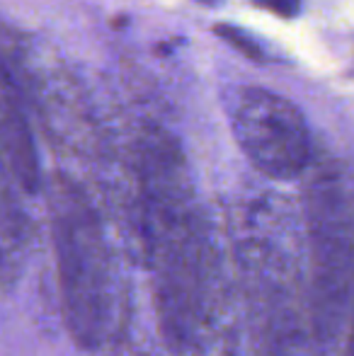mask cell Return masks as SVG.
Wrapping results in <instances>:
<instances>
[{"mask_svg":"<svg viewBox=\"0 0 354 356\" xmlns=\"http://www.w3.org/2000/svg\"><path fill=\"white\" fill-rule=\"evenodd\" d=\"M146 262L163 344L172 354H187L194 320L218 259L177 170L161 168L148 177Z\"/></svg>","mask_w":354,"mask_h":356,"instance_id":"6da1fadb","label":"cell"},{"mask_svg":"<svg viewBox=\"0 0 354 356\" xmlns=\"http://www.w3.org/2000/svg\"><path fill=\"white\" fill-rule=\"evenodd\" d=\"M51 235L63 323L78 347L95 352L119 334L112 257L92 207L66 182L54 189Z\"/></svg>","mask_w":354,"mask_h":356,"instance_id":"7a4b0ae2","label":"cell"},{"mask_svg":"<svg viewBox=\"0 0 354 356\" xmlns=\"http://www.w3.org/2000/svg\"><path fill=\"white\" fill-rule=\"evenodd\" d=\"M311 310L321 339L337 332L354 284V199L340 179L325 177L311 189Z\"/></svg>","mask_w":354,"mask_h":356,"instance_id":"3957f363","label":"cell"},{"mask_svg":"<svg viewBox=\"0 0 354 356\" xmlns=\"http://www.w3.org/2000/svg\"><path fill=\"white\" fill-rule=\"evenodd\" d=\"M231 129L246 158L272 179H293L306 170L311 141L301 112L262 88H238L228 102Z\"/></svg>","mask_w":354,"mask_h":356,"instance_id":"277c9868","label":"cell"},{"mask_svg":"<svg viewBox=\"0 0 354 356\" xmlns=\"http://www.w3.org/2000/svg\"><path fill=\"white\" fill-rule=\"evenodd\" d=\"M262 327L269 356H321V334L313 320L311 298L301 284L282 272L265 279Z\"/></svg>","mask_w":354,"mask_h":356,"instance_id":"5b68a950","label":"cell"},{"mask_svg":"<svg viewBox=\"0 0 354 356\" xmlns=\"http://www.w3.org/2000/svg\"><path fill=\"white\" fill-rule=\"evenodd\" d=\"M189 356H238V320L236 303L216 269L207 293H204L202 308L194 320L192 337H189Z\"/></svg>","mask_w":354,"mask_h":356,"instance_id":"8992f818","label":"cell"},{"mask_svg":"<svg viewBox=\"0 0 354 356\" xmlns=\"http://www.w3.org/2000/svg\"><path fill=\"white\" fill-rule=\"evenodd\" d=\"M214 32H216L223 42L231 44L238 54H243L246 58H250V61H262V58H265L260 44H257L255 39L246 32V29L233 27V24H216V27H214Z\"/></svg>","mask_w":354,"mask_h":356,"instance_id":"52a82bcc","label":"cell"},{"mask_svg":"<svg viewBox=\"0 0 354 356\" xmlns=\"http://www.w3.org/2000/svg\"><path fill=\"white\" fill-rule=\"evenodd\" d=\"M255 5L279 15V17H293V15H298V0H255Z\"/></svg>","mask_w":354,"mask_h":356,"instance_id":"ba28073f","label":"cell"},{"mask_svg":"<svg viewBox=\"0 0 354 356\" xmlns=\"http://www.w3.org/2000/svg\"><path fill=\"white\" fill-rule=\"evenodd\" d=\"M354 356V284H352V332H350V354Z\"/></svg>","mask_w":354,"mask_h":356,"instance_id":"9c48e42d","label":"cell"},{"mask_svg":"<svg viewBox=\"0 0 354 356\" xmlns=\"http://www.w3.org/2000/svg\"><path fill=\"white\" fill-rule=\"evenodd\" d=\"M122 356H148V354L143 352V349H134V347H131V349H127V352H124Z\"/></svg>","mask_w":354,"mask_h":356,"instance_id":"30bf717a","label":"cell"},{"mask_svg":"<svg viewBox=\"0 0 354 356\" xmlns=\"http://www.w3.org/2000/svg\"><path fill=\"white\" fill-rule=\"evenodd\" d=\"M199 3H207V5H216V3H221V0H199Z\"/></svg>","mask_w":354,"mask_h":356,"instance_id":"8fae6325","label":"cell"}]
</instances>
